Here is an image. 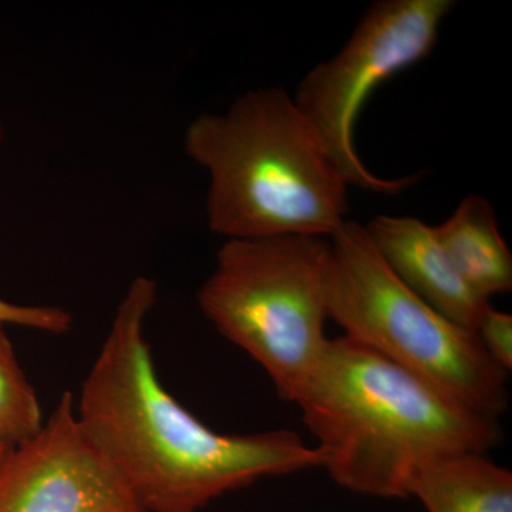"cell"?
<instances>
[{"label": "cell", "instance_id": "277c9868", "mask_svg": "<svg viewBox=\"0 0 512 512\" xmlns=\"http://www.w3.org/2000/svg\"><path fill=\"white\" fill-rule=\"evenodd\" d=\"M330 241L227 239L198 291L205 318L295 403L325 352Z\"/></svg>", "mask_w": 512, "mask_h": 512}, {"label": "cell", "instance_id": "5bb4252c", "mask_svg": "<svg viewBox=\"0 0 512 512\" xmlns=\"http://www.w3.org/2000/svg\"><path fill=\"white\" fill-rule=\"evenodd\" d=\"M13 447L15 446H12V444H9L8 441L3 440L2 437H0V466H2V463L6 460V457L9 456V453L12 451Z\"/></svg>", "mask_w": 512, "mask_h": 512}, {"label": "cell", "instance_id": "3957f363", "mask_svg": "<svg viewBox=\"0 0 512 512\" xmlns=\"http://www.w3.org/2000/svg\"><path fill=\"white\" fill-rule=\"evenodd\" d=\"M184 148L210 178L205 214L221 237L330 238L348 221L349 185L281 87L201 114L188 124Z\"/></svg>", "mask_w": 512, "mask_h": 512}, {"label": "cell", "instance_id": "52a82bcc", "mask_svg": "<svg viewBox=\"0 0 512 512\" xmlns=\"http://www.w3.org/2000/svg\"><path fill=\"white\" fill-rule=\"evenodd\" d=\"M0 512H147L90 439L64 393L32 439L0 466Z\"/></svg>", "mask_w": 512, "mask_h": 512}, {"label": "cell", "instance_id": "8992f818", "mask_svg": "<svg viewBox=\"0 0 512 512\" xmlns=\"http://www.w3.org/2000/svg\"><path fill=\"white\" fill-rule=\"evenodd\" d=\"M453 0H379L332 59L316 64L296 89V107L318 133L349 187L397 194L417 175L382 178L360 160L355 124L370 94L384 80L426 59L436 46Z\"/></svg>", "mask_w": 512, "mask_h": 512}, {"label": "cell", "instance_id": "7a4b0ae2", "mask_svg": "<svg viewBox=\"0 0 512 512\" xmlns=\"http://www.w3.org/2000/svg\"><path fill=\"white\" fill-rule=\"evenodd\" d=\"M295 404L330 478L370 497L409 498L424 467L503 440L498 420L345 335L329 339Z\"/></svg>", "mask_w": 512, "mask_h": 512}, {"label": "cell", "instance_id": "7c38bea8", "mask_svg": "<svg viewBox=\"0 0 512 512\" xmlns=\"http://www.w3.org/2000/svg\"><path fill=\"white\" fill-rule=\"evenodd\" d=\"M5 138V128L0 121V144ZM0 323L62 335L72 329V313L57 306L20 305L0 299Z\"/></svg>", "mask_w": 512, "mask_h": 512}, {"label": "cell", "instance_id": "8fae6325", "mask_svg": "<svg viewBox=\"0 0 512 512\" xmlns=\"http://www.w3.org/2000/svg\"><path fill=\"white\" fill-rule=\"evenodd\" d=\"M43 423L35 389L19 365L6 325L0 323V437L18 446L32 439Z\"/></svg>", "mask_w": 512, "mask_h": 512}, {"label": "cell", "instance_id": "4fadbf2b", "mask_svg": "<svg viewBox=\"0 0 512 512\" xmlns=\"http://www.w3.org/2000/svg\"><path fill=\"white\" fill-rule=\"evenodd\" d=\"M476 333L487 355L501 369L510 373L512 370V316L510 313L497 311L493 306H488L478 322Z\"/></svg>", "mask_w": 512, "mask_h": 512}, {"label": "cell", "instance_id": "9c48e42d", "mask_svg": "<svg viewBox=\"0 0 512 512\" xmlns=\"http://www.w3.org/2000/svg\"><path fill=\"white\" fill-rule=\"evenodd\" d=\"M434 231L458 275L477 295L490 301L511 292V251L487 198L468 195Z\"/></svg>", "mask_w": 512, "mask_h": 512}, {"label": "cell", "instance_id": "ba28073f", "mask_svg": "<svg viewBox=\"0 0 512 512\" xmlns=\"http://www.w3.org/2000/svg\"><path fill=\"white\" fill-rule=\"evenodd\" d=\"M365 228L384 264L404 286L451 322L476 332L490 302L458 275L434 227L419 218L379 215Z\"/></svg>", "mask_w": 512, "mask_h": 512}, {"label": "cell", "instance_id": "30bf717a", "mask_svg": "<svg viewBox=\"0 0 512 512\" xmlns=\"http://www.w3.org/2000/svg\"><path fill=\"white\" fill-rule=\"evenodd\" d=\"M409 495L427 512H512V473L485 454H456L420 470Z\"/></svg>", "mask_w": 512, "mask_h": 512}, {"label": "cell", "instance_id": "6da1fadb", "mask_svg": "<svg viewBox=\"0 0 512 512\" xmlns=\"http://www.w3.org/2000/svg\"><path fill=\"white\" fill-rule=\"evenodd\" d=\"M157 282L138 276L84 380L77 417L147 512H198L264 478L322 467L291 430L221 434L158 379L146 338Z\"/></svg>", "mask_w": 512, "mask_h": 512}, {"label": "cell", "instance_id": "5b68a950", "mask_svg": "<svg viewBox=\"0 0 512 512\" xmlns=\"http://www.w3.org/2000/svg\"><path fill=\"white\" fill-rule=\"evenodd\" d=\"M329 241V316L346 338L500 419L510 399L508 372L487 355L477 333L404 286L373 247L365 225L346 221Z\"/></svg>", "mask_w": 512, "mask_h": 512}]
</instances>
